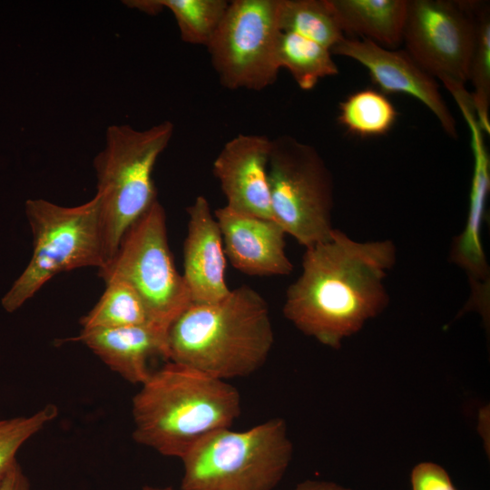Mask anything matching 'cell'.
Instances as JSON below:
<instances>
[{"label": "cell", "instance_id": "1", "mask_svg": "<svg viewBox=\"0 0 490 490\" xmlns=\"http://www.w3.org/2000/svg\"><path fill=\"white\" fill-rule=\"evenodd\" d=\"M305 249L283 314L305 335L338 348L387 306L385 279L396 263V246L390 240H355L334 229Z\"/></svg>", "mask_w": 490, "mask_h": 490}, {"label": "cell", "instance_id": "2", "mask_svg": "<svg viewBox=\"0 0 490 490\" xmlns=\"http://www.w3.org/2000/svg\"><path fill=\"white\" fill-rule=\"evenodd\" d=\"M273 342L268 303L242 285L217 302L191 303L169 327L167 360L226 380L258 370Z\"/></svg>", "mask_w": 490, "mask_h": 490}, {"label": "cell", "instance_id": "3", "mask_svg": "<svg viewBox=\"0 0 490 490\" xmlns=\"http://www.w3.org/2000/svg\"><path fill=\"white\" fill-rule=\"evenodd\" d=\"M141 386L132 403V437L165 456L181 458L240 413L234 387L182 364L168 361Z\"/></svg>", "mask_w": 490, "mask_h": 490}, {"label": "cell", "instance_id": "4", "mask_svg": "<svg viewBox=\"0 0 490 490\" xmlns=\"http://www.w3.org/2000/svg\"><path fill=\"white\" fill-rule=\"evenodd\" d=\"M173 131L170 121L145 130L126 124L107 128L104 146L93 161L105 263L127 230L157 201L152 171Z\"/></svg>", "mask_w": 490, "mask_h": 490}, {"label": "cell", "instance_id": "5", "mask_svg": "<svg viewBox=\"0 0 490 490\" xmlns=\"http://www.w3.org/2000/svg\"><path fill=\"white\" fill-rule=\"evenodd\" d=\"M292 455L286 423L271 418L245 431L222 428L181 459L182 490H271Z\"/></svg>", "mask_w": 490, "mask_h": 490}, {"label": "cell", "instance_id": "6", "mask_svg": "<svg viewBox=\"0 0 490 490\" xmlns=\"http://www.w3.org/2000/svg\"><path fill=\"white\" fill-rule=\"evenodd\" d=\"M25 214L33 233V255L2 299L7 312L19 309L58 273L83 267L101 269L106 261L95 195L74 207L28 200Z\"/></svg>", "mask_w": 490, "mask_h": 490}, {"label": "cell", "instance_id": "7", "mask_svg": "<svg viewBox=\"0 0 490 490\" xmlns=\"http://www.w3.org/2000/svg\"><path fill=\"white\" fill-rule=\"evenodd\" d=\"M268 180L271 212L286 234L305 248L334 228V182L319 152L289 135L271 140Z\"/></svg>", "mask_w": 490, "mask_h": 490}, {"label": "cell", "instance_id": "8", "mask_svg": "<svg viewBox=\"0 0 490 490\" xmlns=\"http://www.w3.org/2000/svg\"><path fill=\"white\" fill-rule=\"evenodd\" d=\"M105 282L122 280L142 299L153 324L169 329L191 303L168 245L166 215L155 201L127 230L114 255L99 269Z\"/></svg>", "mask_w": 490, "mask_h": 490}, {"label": "cell", "instance_id": "9", "mask_svg": "<svg viewBox=\"0 0 490 490\" xmlns=\"http://www.w3.org/2000/svg\"><path fill=\"white\" fill-rule=\"evenodd\" d=\"M279 0H233L206 46L220 83L231 90L261 91L273 84L277 60Z\"/></svg>", "mask_w": 490, "mask_h": 490}, {"label": "cell", "instance_id": "10", "mask_svg": "<svg viewBox=\"0 0 490 490\" xmlns=\"http://www.w3.org/2000/svg\"><path fill=\"white\" fill-rule=\"evenodd\" d=\"M475 35L472 2L410 0L403 32L407 53L455 99L465 89Z\"/></svg>", "mask_w": 490, "mask_h": 490}, {"label": "cell", "instance_id": "11", "mask_svg": "<svg viewBox=\"0 0 490 490\" xmlns=\"http://www.w3.org/2000/svg\"><path fill=\"white\" fill-rule=\"evenodd\" d=\"M330 52L353 59L366 67L383 93H405L417 99L436 116L447 135L457 138L456 120L434 77L407 52L390 50L366 39L346 37Z\"/></svg>", "mask_w": 490, "mask_h": 490}, {"label": "cell", "instance_id": "12", "mask_svg": "<svg viewBox=\"0 0 490 490\" xmlns=\"http://www.w3.org/2000/svg\"><path fill=\"white\" fill-rule=\"evenodd\" d=\"M271 140L262 134L240 133L228 141L213 162L229 209L274 220L268 180Z\"/></svg>", "mask_w": 490, "mask_h": 490}, {"label": "cell", "instance_id": "13", "mask_svg": "<svg viewBox=\"0 0 490 490\" xmlns=\"http://www.w3.org/2000/svg\"><path fill=\"white\" fill-rule=\"evenodd\" d=\"M225 255L232 266L252 276H285L293 270L286 254L283 228L274 220L236 212L227 206L213 213Z\"/></svg>", "mask_w": 490, "mask_h": 490}, {"label": "cell", "instance_id": "14", "mask_svg": "<svg viewBox=\"0 0 490 490\" xmlns=\"http://www.w3.org/2000/svg\"><path fill=\"white\" fill-rule=\"evenodd\" d=\"M187 212L182 278L191 303H214L230 292L226 283V255L220 227L202 195L194 200Z\"/></svg>", "mask_w": 490, "mask_h": 490}, {"label": "cell", "instance_id": "15", "mask_svg": "<svg viewBox=\"0 0 490 490\" xmlns=\"http://www.w3.org/2000/svg\"><path fill=\"white\" fill-rule=\"evenodd\" d=\"M168 329L154 324L82 329L73 338L85 345L111 370L132 384H143L152 371L149 360L167 359Z\"/></svg>", "mask_w": 490, "mask_h": 490}, {"label": "cell", "instance_id": "16", "mask_svg": "<svg viewBox=\"0 0 490 490\" xmlns=\"http://www.w3.org/2000/svg\"><path fill=\"white\" fill-rule=\"evenodd\" d=\"M475 165L466 222L455 239L450 260L462 268L471 283V300L483 313L489 301V268L482 245V225L489 189L488 161L480 142H475Z\"/></svg>", "mask_w": 490, "mask_h": 490}, {"label": "cell", "instance_id": "17", "mask_svg": "<svg viewBox=\"0 0 490 490\" xmlns=\"http://www.w3.org/2000/svg\"><path fill=\"white\" fill-rule=\"evenodd\" d=\"M341 30L380 46L403 41L407 0H328Z\"/></svg>", "mask_w": 490, "mask_h": 490}, {"label": "cell", "instance_id": "18", "mask_svg": "<svg viewBox=\"0 0 490 490\" xmlns=\"http://www.w3.org/2000/svg\"><path fill=\"white\" fill-rule=\"evenodd\" d=\"M278 20L281 32L329 50L345 37L328 0H279Z\"/></svg>", "mask_w": 490, "mask_h": 490}, {"label": "cell", "instance_id": "19", "mask_svg": "<svg viewBox=\"0 0 490 490\" xmlns=\"http://www.w3.org/2000/svg\"><path fill=\"white\" fill-rule=\"evenodd\" d=\"M279 69L286 68L304 91L318 81L338 74L329 49L292 33L281 32L277 48Z\"/></svg>", "mask_w": 490, "mask_h": 490}, {"label": "cell", "instance_id": "20", "mask_svg": "<svg viewBox=\"0 0 490 490\" xmlns=\"http://www.w3.org/2000/svg\"><path fill=\"white\" fill-rule=\"evenodd\" d=\"M105 283L98 302L81 318L82 329L153 324L142 299L130 285L122 280Z\"/></svg>", "mask_w": 490, "mask_h": 490}, {"label": "cell", "instance_id": "21", "mask_svg": "<svg viewBox=\"0 0 490 490\" xmlns=\"http://www.w3.org/2000/svg\"><path fill=\"white\" fill-rule=\"evenodd\" d=\"M397 117V112L385 93L367 88L340 103L338 120L350 133L372 137L387 133Z\"/></svg>", "mask_w": 490, "mask_h": 490}, {"label": "cell", "instance_id": "22", "mask_svg": "<svg viewBox=\"0 0 490 490\" xmlns=\"http://www.w3.org/2000/svg\"><path fill=\"white\" fill-rule=\"evenodd\" d=\"M475 35L474 49L468 69V78L474 93L471 94L475 113L479 120V127L490 132V16L486 5L472 2Z\"/></svg>", "mask_w": 490, "mask_h": 490}, {"label": "cell", "instance_id": "23", "mask_svg": "<svg viewBox=\"0 0 490 490\" xmlns=\"http://www.w3.org/2000/svg\"><path fill=\"white\" fill-rule=\"evenodd\" d=\"M162 9L173 15L181 38L191 44L207 46L229 6L225 0H157Z\"/></svg>", "mask_w": 490, "mask_h": 490}, {"label": "cell", "instance_id": "24", "mask_svg": "<svg viewBox=\"0 0 490 490\" xmlns=\"http://www.w3.org/2000/svg\"><path fill=\"white\" fill-rule=\"evenodd\" d=\"M57 416V407L47 404L29 416L0 420V484L17 462L20 447Z\"/></svg>", "mask_w": 490, "mask_h": 490}, {"label": "cell", "instance_id": "25", "mask_svg": "<svg viewBox=\"0 0 490 490\" xmlns=\"http://www.w3.org/2000/svg\"><path fill=\"white\" fill-rule=\"evenodd\" d=\"M410 479L412 490H456L446 471L430 462L416 465Z\"/></svg>", "mask_w": 490, "mask_h": 490}, {"label": "cell", "instance_id": "26", "mask_svg": "<svg viewBox=\"0 0 490 490\" xmlns=\"http://www.w3.org/2000/svg\"><path fill=\"white\" fill-rule=\"evenodd\" d=\"M0 490H30V482L16 462L0 484Z\"/></svg>", "mask_w": 490, "mask_h": 490}, {"label": "cell", "instance_id": "27", "mask_svg": "<svg viewBox=\"0 0 490 490\" xmlns=\"http://www.w3.org/2000/svg\"><path fill=\"white\" fill-rule=\"evenodd\" d=\"M294 490H350L330 482L306 481L299 485Z\"/></svg>", "mask_w": 490, "mask_h": 490}, {"label": "cell", "instance_id": "28", "mask_svg": "<svg viewBox=\"0 0 490 490\" xmlns=\"http://www.w3.org/2000/svg\"><path fill=\"white\" fill-rule=\"evenodd\" d=\"M142 490H174L172 488L167 487V488H160V487H153L150 485L143 486Z\"/></svg>", "mask_w": 490, "mask_h": 490}]
</instances>
